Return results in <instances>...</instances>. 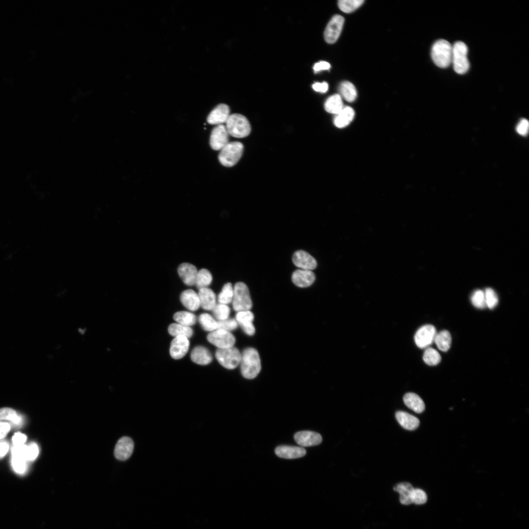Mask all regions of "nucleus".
Here are the masks:
<instances>
[{"label": "nucleus", "instance_id": "18", "mask_svg": "<svg viewBox=\"0 0 529 529\" xmlns=\"http://www.w3.org/2000/svg\"><path fill=\"white\" fill-rule=\"evenodd\" d=\"M315 279L314 273L312 270L297 269L291 276L292 282L297 287L306 288L310 286Z\"/></svg>", "mask_w": 529, "mask_h": 529}, {"label": "nucleus", "instance_id": "13", "mask_svg": "<svg viewBox=\"0 0 529 529\" xmlns=\"http://www.w3.org/2000/svg\"><path fill=\"white\" fill-rule=\"evenodd\" d=\"M190 346V342L184 336L175 337L171 341L169 352L171 357L178 360L183 357L187 353Z\"/></svg>", "mask_w": 529, "mask_h": 529}, {"label": "nucleus", "instance_id": "7", "mask_svg": "<svg viewBox=\"0 0 529 529\" xmlns=\"http://www.w3.org/2000/svg\"><path fill=\"white\" fill-rule=\"evenodd\" d=\"M216 357L222 366L227 369H233L240 363L241 353L234 346L227 348H218L216 352Z\"/></svg>", "mask_w": 529, "mask_h": 529}, {"label": "nucleus", "instance_id": "28", "mask_svg": "<svg viewBox=\"0 0 529 529\" xmlns=\"http://www.w3.org/2000/svg\"><path fill=\"white\" fill-rule=\"evenodd\" d=\"M324 107L328 113L337 114L344 107L341 96L338 94L330 96L326 100Z\"/></svg>", "mask_w": 529, "mask_h": 529}, {"label": "nucleus", "instance_id": "6", "mask_svg": "<svg viewBox=\"0 0 529 529\" xmlns=\"http://www.w3.org/2000/svg\"><path fill=\"white\" fill-rule=\"evenodd\" d=\"M233 307L237 312L250 310L252 302L247 286L243 282L237 283L234 287Z\"/></svg>", "mask_w": 529, "mask_h": 529}, {"label": "nucleus", "instance_id": "34", "mask_svg": "<svg viewBox=\"0 0 529 529\" xmlns=\"http://www.w3.org/2000/svg\"><path fill=\"white\" fill-rule=\"evenodd\" d=\"M234 295V288L231 283H226L222 287L219 293L217 300L219 303L227 305L232 301Z\"/></svg>", "mask_w": 529, "mask_h": 529}, {"label": "nucleus", "instance_id": "12", "mask_svg": "<svg viewBox=\"0 0 529 529\" xmlns=\"http://www.w3.org/2000/svg\"><path fill=\"white\" fill-rule=\"evenodd\" d=\"M230 115L229 106L227 104L220 103L211 111L208 116L207 120L210 124H222L226 123Z\"/></svg>", "mask_w": 529, "mask_h": 529}, {"label": "nucleus", "instance_id": "35", "mask_svg": "<svg viewBox=\"0 0 529 529\" xmlns=\"http://www.w3.org/2000/svg\"><path fill=\"white\" fill-rule=\"evenodd\" d=\"M198 320L201 327L205 331L212 332L217 328V321L208 313L200 314Z\"/></svg>", "mask_w": 529, "mask_h": 529}, {"label": "nucleus", "instance_id": "42", "mask_svg": "<svg viewBox=\"0 0 529 529\" xmlns=\"http://www.w3.org/2000/svg\"><path fill=\"white\" fill-rule=\"evenodd\" d=\"M486 307L490 309L494 308L498 303V298L496 293L491 288H487L484 292Z\"/></svg>", "mask_w": 529, "mask_h": 529}, {"label": "nucleus", "instance_id": "45", "mask_svg": "<svg viewBox=\"0 0 529 529\" xmlns=\"http://www.w3.org/2000/svg\"><path fill=\"white\" fill-rule=\"evenodd\" d=\"M38 454L39 448L36 443L32 442L27 446V460L30 461L34 460L38 456Z\"/></svg>", "mask_w": 529, "mask_h": 529}, {"label": "nucleus", "instance_id": "50", "mask_svg": "<svg viewBox=\"0 0 529 529\" xmlns=\"http://www.w3.org/2000/svg\"><path fill=\"white\" fill-rule=\"evenodd\" d=\"M10 429V425L6 422H0V439L4 438Z\"/></svg>", "mask_w": 529, "mask_h": 529}, {"label": "nucleus", "instance_id": "26", "mask_svg": "<svg viewBox=\"0 0 529 529\" xmlns=\"http://www.w3.org/2000/svg\"><path fill=\"white\" fill-rule=\"evenodd\" d=\"M354 116V111L351 107L348 106L343 107L336 115L334 120V124L338 128L344 127L352 121Z\"/></svg>", "mask_w": 529, "mask_h": 529}, {"label": "nucleus", "instance_id": "21", "mask_svg": "<svg viewBox=\"0 0 529 529\" xmlns=\"http://www.w3.org/2000/svg\"><path fill=\"white\" fill-rule=\"evenodd\" d=\"M180 300L182 304L188 310L195 311L200 306L198 293L192 289H187L182 292Z\"/></svg>", "mask_w": 529, "mask_h": 529}, {"label": "nucleus", "instance_id": "25", "mask_svg": "<svg viewBox=\"0 0 529 529\" xmlns=\"http://www.w3.org/2000/svg\"><path fill=\"white\" fill-rule=\"evenodd\" d=\"M403 401L406 406L416 413H421L425 409V405L423 400L414 393H406L404 396Z\"/></svg>", "mask_w": 529, "mask_h": 529}, {"label": "nucleus", "instance_id": "48", "mask_svg": "<svg viewBox=\"0 0 529 529\" xmlns=\"http://www.w3.org/2000/svg\"><path fill=\"white\" fill-rule=\"evenodd\" d=\"M330 64L326 61H320L315 63L313 66L314 72H318L322 70H328L330 68Z\"/></svg>", "mask_w": 529, "mask_h": 529}, {"label": "nucleus", "instance_id": "29", "mask_svg": "<svg viewBox=\"0 0 529 529\" xmlns=\"http://www.w3.org/2000/svg\"><path fill=\"white\" fill-rule=\"evenodd\" d=\"M434 342L440 350L447 351L451 347L452 342L450 333L447 330H443L436 333Z\"/></svg>", "mask_w": 529, "mask_h": 529}, {"label": "nucleus", "instance_id": "4", "mask_svg": "<svg viewBox=\"0 0 529 529\" xmlns=\"http://www.w3.org/2000/svg\"><path fill=\"white\" fill-rule=\"evenodd\" d=\"M243 151V145L239 142H229L218 155L219 162L226 167L236 165L241 158Z\"/></svg>", "mask_w": 529, "mask_h": 529}, {"label": "nucleus", "instance_id": "19", "mask_svg": "<svg viewBox=\"0 0 529 529\" xmlns=\"http://www.w3.org/2000/svg\"><path fill=\"white\" fill-rule=\"evenodd\" d=\"M177 271L184 284L189 286L195 285L198 271L194 265L187 263H182L178 266Z\"/></svg>", "mask_w": 529, "mask_h": 529}, {"label": "nucleus", "instance_id": "9", "mask_svg": "<svg viewBox=\"0 0 529 529\" xmlns=\"http://www.w3.org/2000/svg\"><path fill=\"white\" fill-rule=\"evenodd\" d=\"M435 327L430 324L421 327L414 336L416 345L420 348H428L433 341L436 334Z\"/></svg>", "mask_w": 529, "mask_h": 529}, {"label": "nucleus", "instance_id": "37", "mask_svg": "<svg viewBox=\"0 0 529 529\" xmlns=\"http://www.w3.org/2000/svg\"><path fill=\"white\" fill-rule=\"evenodd\" d=\"M423 359L427 364L435 365L440 362L441 358L437 351L433 348L428 347L424 352Z\"/></svg>", "mask_w": 529, "mask_h": 529}, {"label": "nucleus", "instance_id": "2", "mask_svg": "<svg viewBox=\"0 0 529 529\" xmlns=\"http://www.w3.org/2000/svg\"><path fill=\"white\" fill-rule=\"evenodd\" d=\"M431 56L437 66L441 68L448 67L452 61V45L445 40H437L432 47Z\"/></svg>", "mask_w": 529, "mask_h": 529}, {"label": "nucleus", "instance_id": "43", "mask_svg": "<svg viewBox=\"0 0 529 529\" xmlns=\"http://www.w3.org/2000/svg\"><path fill=\"white\" fill-rule=\"evenodd\" d=\"M217 329L230 332L235 330L238 326L236 320L234 318H227L223 320L217 321Z\"/></svg>", "mask_w": 529, "mask_h": 529}, {"label": "nucleus", "instance_id": "30", "mask_svg": "<svg viewBox=\"0 0 529 529\" xmlns=\"http://www.w3.org/2000/svg\"><path fill=\"white\" fill-rule=\"evenodd\" d=\"M339 91L342 97L348 102H352L357 97V91L354 85L350 82L345 81L340 83Z\"/></svg>", "mask_w": 529, "mask_h": 529}, {"label": "nucleus", "instance_id": "41", "mask_svg": "<svg viewBox=\"0 0 529 529\" xmlns=\"http://www.w3.org/2000/svg\"><path fill=\"white\" fill-rule=\"evenodd\" d=\"M472 304L479 309H484L486 307L484 292L480 289L475 290L471 297Z\"/></svg>", "mask_w": 529, "mask_h": 529}, {"label": "nucleus", "instance_id": "38", "mask_svg": "<svg viewBox=\"0 0 529 529\" xmlns=\"http://www.w3.org/2000/svg\"><path fill=\"white\" fill-rule=\"evenodd\" d=\"M10 420L13 424L17 425L20 423L22 418L18 415L16 411L9 408L0 409V421Z\"/></svg>", "mask_w": 529, "mask_h": 529}, {"label": "nucleus", "instance_id": "24", "mask_svg": "<svg viewBox=\"0 0 529 529\" xmlns=\"http://www.w3.org/2000/svg\"><path fill=\"white\" fill-rule=\"evenodd\" d=\"M191 358L195 363L200 365H206L212 361V356L210 351L201 346H196L191 354Z\"/></svg>", "mask_w": 529, "mask_h": 529}, {"label": "nucleus", "instance_id": "27", "mask_svg": "<svg viewBox=\"0 0 529 529\" xmlns=\"http://www.w3.org/2000/svg\"><path fill=\"white\" fill-rule=\"evenodd\" d=\"M413 489L412 485L408 482L398 483L394 487V490L400 494L401 503L405 505H409L412 503L411 494Z\"/></svg>", "mask_w": 529, "mask_h": 529}, {"label": "nucleus", "instance_id": "16", "mask_svg": "<svg viewBox=\"0 0 529 529\" xmlns=\"http://www.w3.org/2000/svg\"><path fill=\"white\" fill-rule=\"evenodd\" d=\"M134 449L133 440L129 437H123L117 442L114 451L117 459L124 461L131 456Z\"/></svg>", "mask_w": 529, "mask_h": 529}, {"label": "nucleus", "instance_id": "20", "mask_svg": "<svg viewBox=\"0 0 529 529\" xmlns=\"http://www.w3.org/2000/svg\"><path fill=\"white\" fill-rule=\"evenodd\" d=\"M275 453L280 457L293 459L303 457L306 455V451L300 447L282 445L275 449Z\"/></svg>", "mask_w": 529, "mask_h": 529}, {"label": "nucleus", "instance_id": "44", "mask_svg": "<svg viewBox=\"0 0 529 529\" xmlns=\"http://www.w3.org/2000/svg\"><path fill=\"white\" fill-rule=\"evenodd\" d=\"M412 502L417 505L423 504L427 501L425 492L420 489H414L411 494Z\"/></svg>", "mask_w": 529, "mask_h": 529}, {"label": "nucleus", "instance_id": "5", "mask_svg": "<svg viewBox=\"0 0 529 529\" xmlns=\"http://www.w3.org/2000/svg\"><path fill=\"white\" fill-rule=\"evenodd\" d=\"M467 52L468 48L462 42H457L452 46L451 63L455 71L458 74L466 73L469 68Z\"/></svg>", "mask_w": 529, "mask_h": 529}, {"label": "nucleus", "instance_id": "39", "mask_svg": "<svg viewBox=\"0 0 529 529\" xmlns=\"http://www.w3.org/2000/svg\"><path fill=\"white\" fill-rule=\"evenodd\" d=\"M363 0H340L338 1L339 9L345 13H350L362 4Z\"/></svg>", "mask_w": 529, "mask_h": 529}, {"label": "nucleus", "instance_id": "32", "mask_svg": "<svg viewBox=\"0 0 529 529\" xmlns=\"http://www.w3.org/2000/svg\"><path fill=\"white\" fill-rule=\"evenodd\" d=\"M173 319L178 323L189 327L195 324L196 317L194 314L191 313L181 311L177 312L174 314Z\"/></svg>", "mask_w": 529, "mask_h": 529}, {"label": "nucleus", "instance_id": "1", "mask_svg": "<svg viewBox=\"0 0 529 529\" xmlns=\"http://www.w3.org/2000/svg\"><path fill=\"white\" fill-rule=\"evenodd\" d=\"M240 364L243 377L248 379L255 378L261 369V360L257 350L252 347L245 349L241 353Z\"/></svg>", "mask_w": 529, "mask_h": 529}, {"label": "nucleus", "instance_id": "31", "mask_svg": "<svg viewBox=\"0 0 529 529\" xmlns=\"http://www.w3.org/2000/svg\"><path fill=\"white\" fill-rule=\"evenodd\" d=\"M168 332L170 335L175 337L184 336L190 338L193 334V331L191 327L179 323L171 324L168 328Z\"/></svg>", "mask_w": 529, "mask_h": 529}, {"label": "nucleus", "instance_id": "33", "mask_svg": "<svg viewBox=\"0 0 529 529\" xmlns=\"http://www.w3.org/2000/svg\"><path fill=\"white\" fill-rule=\"evenodd\" d=\"M212 281V276L211 272L207 269L202 268L197 272L195 285L198 289L208 288Z\"/></svg>", "mask_w": 529, "mask_h": 529}, {"label": "nucleus", "instance_id": "40", "mask_svg": "<svg viewBox=\"0 0 529 529\" xmlns=\"http://www.w3.org/2000/svg\"><path fill=\"white\" fill-rule=\"evenodd\" d=\"M212 312L215 317L219 321L228 318L230 309L227 305L219 303L216 305Z\"/></svg>", "mask_w": 529, "mask_h": 529}, {"label": "nucleus", "instance_id": "8", "mask_svg": "<svg viewBox=\"0 0 529 529\" xmlns=\"http://www.w3.org/2000/svg\"><path fill=\"white\" fill-rule=\"evenodd\" d=\"M207 339L218 348H227L234 346L236 339L230 332L216 329L208 334Z\"/></svg>", "mask_w": 529, "mask_h": 529}, {"label": "nucleus", "instance_id": "23", "mask_svg": "<svg viewBox=\"0 0 529 529\" xmlns=\"http://www.w3.org/2000/svg\"><path fill=\"white\" fill-rule=\"evenodd\" d=\"M200 306L206 310H212L216 303V296L211 289L204 288L199 289L198 293Z\"/></svg>", "mask_w": 529, "mask_h": 529}, {"label": "nucleus", "instance_id": "3", "mask_svg": "<svg viewBox=\"0 0 529 529\" xmlns=\"http://www.w3.org/2000/svg\"><path fill=\"white\" fill-rule=\"evenodd\" d=\"M226 128L229 135L241 138L247 136L251 131L250 124L247 119L240 114L230 115L226 122Z\"/></svg>", "mask_w": 529, "mask_h": 529}, {"label": "nucleus", "instance_id": "49", "mask_svg": "<svg viewBox=\"0 0 529 529\" xmlns=\"http://www.w3.org/2000/svg\"><path fill=\"white\" fill-rule=\"evenodd\" d=\"M313 88L316 92L325 93L328 89V84L326 82H316L313 85Z\"/></svg>", "mask_w": 529, "mask_h": 529}, {"label": "nucleus", "instance_id": "15", "mask_svg": "<svg viewBox=\"0 0 529 529\" xmlns=\"http://www.w3.org/2000/svg\"><path fill=\"white\" fill-rule=\"evenodd\" d=\"M292 261L295 266L302 269L312 270L317 266L315 259L308 252L302 250L294 253Z\"/></svg>", "mask_w": 529, "mask_h": 529}, {"label": "nucleus", "instance_id": "17", "mask_svg": "<svg viewBox=\"0 0 529 529\" xmlns=\"http://www.w3.org/2000/svg\"><path fill=\"white\" fill-rule=\"evenodd\" d=\"M254 318L253 313L248 310L237 312L235 319L246 334L253 336L255 333V328L253 324Z\"/></svg>", "mask_w": 529, "mask_h": 529}, {"label": "nucleus", "instance_id": "22", "mask_svg": "<svg viewBox=\"0 0 529 529\" xmlns=\"http://www.w3.org/2000/svg\"><path fill=\"white\" fill-rule=\"evenodd\" d=\"M395 417L399 424L403 428L408 430H415L420 424V421L416 417L405 411L396 412Z\"/></svg>", "mask_w": 529, "mask_h": 529}, {"label": "nucleus", "instance_id": "36", "mask_svg": "<svg viewBox=\"0 0 529 529\" xmlns=\"http://www.w3.org/2000/svg\"><path fill=\"white\" fill-rule=\"evenodd\" d=\"M12 455L11 464L14 470L18 474H24L26 468V457L17 454H12Z\"/></svg>", "mask_w": 529, "mask_h": 529}, {"label": "nucleus", "instance_id": "51", "mask_svg": "<svg viewBox=\"0 0 529 529\" xmlns=\"http://www.w3.org/2000/svg\"><path fill=\"white\" fill-rule=\"evenodd\" d=\"M8 449L9 445L6 441H0V458L3 457L6 454Z\"/></svg>", "mask_w": 529, "mask_h": 529}, {"label": "nucleus", "instance_id": "10", "mask_svg": "<svg viewBox=\"0 0 529 529\" xmlns=\"http://www.w3.org/2000/svg\"><path fill=\"white\" fill-rule=\"evenodd\" d=\"M344 22L343 17L339 15H336L332 18L324 31V38L328 43H334L338 39Z\"/></svg>", "mask_w": 529, "mask_h": 529}, {"label": "nucleus", "instance_id": "14", "mask_svg": "<svg viewBox=\"0 0 529 529\" xmlns=\"http://www.w3.org/2000/svg\"><path fill=\"white\" fill-rule=\"evenodd\" d=\"M295 442L302 447L317 445L321 443L322 438L316 432L304 431L296 433L294 435Z\"/></svg>", "mask_w": 529, "mask_h": 529}, {"label": "nucleus", "instance_id": "47", "mask_svg": "<svg viewBox=\"0 0 529 529\" xmlns=\"http://www.w3.org/2000/svg\"><path fill=\"white\" fill-rule=\"evenodd\" d=\"M26 440V436L20 433H15L12 437L13 443L15 446L23 445Z\"/></svg>", "mask_w": 529, "mask_h": 529}, {"label": "nucleus", "instance_id": "46", "mask_svg": "<svg viewBox=\"0 0 529 529\" xmlns=\"http://www.w3.org/2000/svg\"><path fill=\"white\" fill-rule=\"evenodd\" d=\"M529 123L526 119H521L517 124L516 130L517 132L523 136H526L529 131Z\"/></svg>", "mask_w": 529, "mask_h": 529}, {"label": "nucleus", "instance_id": "11", "mask_svg": "<svg viewBox=\"0 0 529 529\" xmlns=\"http://www.w3.org/2000/svg\"><path fill=\"white\" fill-rule=\"evenodd\" d=\"M229 135L225 125H217L211 132L210 146L215 150H220L229 143Z\"/></svg>", "mask_w": 529, "mask_h": 529}]
</instances>
